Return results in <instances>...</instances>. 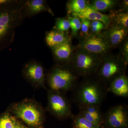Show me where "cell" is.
I'll use <instances>...</instances> for the list:
<instances>
[{"mask_svg": "<svg viewBox=\"0 0 128 128\" xmlns=\"http://www.w3.org/2000/svg\"><path fill=\"white\" fill-rule=\"evenodd\" d=\"M67 18L70 24L72 36H76L78 35V32L80 30L81 23L80 18L76 16H69Z\"/></svg>", "mask_w": 128, "mask_h": 128, "instance_id": "7402d4cb", "label": "cell"}, {"mask_svg": "<svg viewBox=\"0 0 128 128\" xmlns=\"http://www.w3.org/2000/svg\"><path fill=\"white\" fill-rule=\"evenodd\" d=\"M122 53L123 58L126 64H128V40L124 43V44L122 49Z\"/></svg>", "mask_w": 128, "mask_h": 128, "instance_id": "484cf974", "label": "cell"}, {"mask_svg": "<svg viewBox=\"0 0 128 128\" xmlns=\"http://www.w3.org/2000/svg\"><path fill=\"white\" fill-rule=\"evenodd\" d=\"M106 91L99 81L86 80L78 86L75 92L76 102L80 107L100 105L103 100Z\"/></svg>", "mask_w": 128, "mask_h": 128, "instance_id": "3957f363", "label": "cell"}, {"mask_svg": "<svg viewBox=\"0 0 128 128\" xmlns=\"http://www.w3.org/2000/svg\"><path fill=\"white\" fill-rule=\"evenodd\" d=\"M102 56L78 49L73 54L70 64L75 73L86 76L96 73L102 61Z\"/></svg>", "mask_w": 128, "mask_h": 128, "instance_id": "8992f818", "label": "cell"}, {"mask_svg": "<svg viewBox=\"0 0 128 128\" xmlns=\"http://www.w3.org/2000/svg\"><path fill=\"white\" fill-rule=\"evenodd\" d=\"M14 3L0 6V51L9 45L12 32L25 14L22 8L12 7Z\"/></svg>", "mask_w": 128, "mask_h": 128, "instance_id": "7a4b0ae2", "label": "cell"}, {"mask_svg": "<svg viewBox=\"0 0 128 128\" xmlns=\"http://www.w3.org/2000/svg\"><path fill=\"white\" fill-rule=\"evenodd\" d=\"M108 91L120 96H128V78L124 73L119 76L109 83Z\"/></svg>", "mask_w": 128, "mask_h": 128, "instance_id": "5bb4252c", "label": "cell"}, {"mask_svg": "<svg viewBox=\"0 0 128 128\" xmlns=\"http://www.w3.org/2000/svg\"><path fill=\"white\" fill-rule=\"evenodd\" d=\"M84 0H70L66 4L67 12L71 16H76L83 12L87 6Z\"/></svg>", "mask_w": 128, "mask_h": 128, "instance_id": "d6986e66", "label": "cell"}, {"mask_svg": "<svg viewBox=\"0 0 128 128\" xmlns=\"http://www.w3.org/2000/svg\"><path fill=\"white\" fill-rule=\"evenodd\" d=\"M25 14L32 16L44 12L53 14L52 10L43 0H31L26 2L24 8Z\"/></svg>", "mask_w": 128, "mask_h": 128, "instance_id": "2e32d148", "label": "cell"}, {"mask_svg": "<svg viewBox=\"0 0 128 128\" xmlns=\"http://www.w3.org/2000/svg\"><path fill=\"white\" fill-rule=\"evenodd\" d=\"M76 80L75 72L71 66L57 65L48 76V84L52 90L67 91L74 86Z\"/></svg>", "mask_w": 128, "mask_h": 128, "instance_id": "277c9868", "label": "cell"}, {"mask_svg": "<svg viewBox=\"0 0 128 128\" xmlns=\"http://www.w3.org/2000/svg\"><path fill=\"white\" fill-rule=\"evenodd\" d=\"M80 18L81 23L80 30L82 35L81 36H82L89 33L91 21L84 18Z\"/></svg>", "mask_w": 128, "mask_h": 128, "instance_id": "d4e9b609", "label": "cell"}, {"mask_svg": "<svg viewBox=\"0 0 128 128\" xmlns=\"http://www.w3.org/2000/svg\"><path fill=\"white\" fill-rule=\"evenodd\" d=\"M22 74L24 78L36 88H45L44 70L41 64L33 61L24 67Z\"/></svg>", "mask_w": 128, "mask_h": 128, "instance_id": "30bf717a", "label": "cell"}, {"mask_svg": "<svg viewBox=\"0 0 128 128\" xmlns=\"http://www.w3.org/2000/svg\"><path fill=\"white\" fill-rule=\"evenodd\" d=\"M61 92L50 90L48 94V110L54 116L64 119L71 116L70 104Z\"/></svg>", "mask_w": 128, "mask_h": 128, "instance_id": "ba28073f", "label": "cell"}, {"mask_svg": "<svg viewBox=\"0 0 128 128\" xmlns=\"http://www.w3.org/2000/svg\"><path fill=\"white\" fill-rule=\"evenodd\" d=\"M128 123V110L124 105L112 108L104 116L103 124L109 128H127Z\"/></svg>", "mask_w": 128, "mask_h": 128, "instance_id": "9c48e42d", "label": "cell"}, {"mask_svg": "<svg viewBox=\"0 0 128 128\" xmlns=\"http://www.w3.org/2000/svg\"><path fill=\"white\" fill-rule=\"evenodd\" d=\"M73 124L74 128H100L87 120L80 114L74 117Z\"/></svg>", "mask_w": 128, "mask_h": 128, "instance_id": "44dd1931", "label": "cell"}, {"mask_svg": "<svg viewBox=\"0 0 128 128\" xmlns=\"http://www.w3.org/2000/svg\"><path fill=\"white\" fill-rule=\"evenodd\" d=\"M28 128L27 127H26L25 126H24V125H23L20 122H19L18 123V124H17L16 126V128Z\"/></svg>", "mask_w": 128, "mask_h": 128, "instance_id": "f1b7e54d", "label": "cell"}, {"mask_svg": "<svg viewBox=\"0 0 128 128\" xmlns=\"http://www.w3.org/2000/svg\"><path fill=\"white\" fill-rule=\"evenodd\" d=\"M51 48L54 58L58 62L70 64L74 54L71 40Z\"/></svg>", "mask_w": 128, "mask_h": 128, "instance_id": "4fadbf2b", "label": "cell"}, {"mask_svg": "<svg viewBox=\"0 0 128 128\" xmlns=\"http://www.w3.org/2000/svg\"><path fill=\"white\" fill-rule=\"evenodd\" d=\"M17 119L33 128H42L45 112L42 105L33 99L25 98L13 102L7 110Z\"/></svg>", "mask_w": 128, "mask_h": 128, "instance_id": "6da1fadb", "label": "cell"}, {"mask_svg": "<svg viewBox=\"0 0 128 128\" xmlns=\"http://www.w3.org/2000/svg\"><path fill=\"white\" fill-rule=\"evenodd\" d=\"M19 122L7 110L0 114V128H15Z\"/></svg>", "mask_w": 128, "mask_h": 128, "instance_id": "ffe728a7", "label": "cell"}, {"mask_svg": "<svg viewBox=\"0 0 128 128\" xmlns=\"http://www.w3.org/2000/svg\"><path fill=\"white\" fill-rule=\"evenodd\" d=\"M74 16L90 21H100L105 25L106 28L110 26L112 20V15L102 14L89 8L88 6L83 12Z\"/></svg>", "mask_w": 128, "mask_h": 128, "instance_id": "9a60e30c", "label": "cell"}, {"mask_svg": "<svg viewBox=\"0 0 128 128\" xmlns=\"http://www.w3.org/2000/svg\"><path fill=\"white\" fill-rule=\"evenodd\" d=\"M70 28V24L68 18H57L54 29L60 32H66Z\"/></svg>", "mask_w": 128, "mask_h": 128, "instance_id": "cb8c5ba5", "label": "cell"}, {"mask_svg": "<svg viewBox=\"0 0 128 128\" xmlns=\"http://www.w3.org/2000/svg\"><path fill=\"white\" fill-rule=\"evenodd\" d=\"M127 64L122 56H102V61L96 73L99 81L110 83L115 78L124 74Z\"/></svg>", "mask_w": 128, "mask_h": 128, "instance_id": "5b68a950", "label": "cell"}, {"mask_svg": "<svg viewBox=\"0 0 128 128\" xmlns=\"http://www.w3.org/2000/svg\"><path fill=\"white\" fill-rule=\"evenodd\" d=\"M118 1L114 0H95L90 4L87 3V6L92 9L100 12H105L115 7Z\"/></svg>", "mask_w": 128, "mask_h": 128, "instance_id": "ac0fdd59", "label": "cell"}, {"mask_svg": "<svg viewBox=\"0 0 128 128\" xmlns=\"http://www.w3.org/2000/svg\"><path fill=\"white\" fill-rule=\"evenodd\" d=\"M71 40L66 32H60L56 29L48 32L46 35L47 44L50 48L64 43Z\"/></svg>", "mask_w": 128, "mask_h": 128, "instance_id": "e0dca14e", "label": "cell"}, {"mask_svg": "<svg viewBox=\"0 0 128 128\" xmlns=\"http://www.w3.org/2000/svg\"><path fill=\"white\" fill-rule=\"evenodd\" d=\"M102 34L105 38L111 48L119 45L126 38L128 29L122 27L116 24L110 25L106 28Z\"/></svg>", "mask_w": 128, "mask_h": 128, "instance_id": "8fae6325", "label": "cell"}, {"mask_svg": "<svg viewBox=\"0 0 128 128\" xmlns=\"http://www.w3.org/2000/svg\"><path fill=\"white\" fill-rule=\"evenodd\" d=\"M114 23L128 29V12H122L116 14L114 17Z\"/></svg>", "mask_w": 128, "mask_h": 128, "instance_id": "603a6c76", "label": "cell"}, {"mask_svg": "<svg viewBox=\"0 0 128 128\" xmlns=\"http://www.w3.org/2000/svg\"><path fill=\"white\" fill-rule=\"evenodd\" d=\"M78 48L80 50L102 56L112 48L101 33H89L80 37Z\"/></svg>", "mask_w": 128, "mask_h": 128, "instance_id": "52a82bcc", "label": "cell"}, {"mask_svg": "<svg viewBox=\"0 0 128 128\" xmlns=\"http://www.w3.org/2000/svg\"><path fill=\"white\" fill-rule=\"evenodd\" d=\"M80 107L79 114L96 126L100 128L102 127L104 116L102 115L99 105H86Z\"/></svg>", "mask_w": 128, "mask_h": 128, "instance_id": "7c38bea8", "label": "cell"}, {"mask_svg": "<svg viewBox=\"0 0 128 128\" xmlns=\"http://www.w3.org/2000/svg\"><path fill=\"white\" fill-rule=\"evenodd\" d=\"M122 6L124 9L128 10V0H124L122 2Z\"/></svg>", "mask_w": 128, "mask_h": 128, "instance_id": "83f0119b", "label": "cell"}, {"mask_svg": "<svg viewBox=\"0 0 128 128\" xmlns=\"http://www.w3.org/2000/svg\"><path fill=\"white\" fill-rule=\"evenodd\" d=\"M16 2V1L11 0H0V6L10 4Z\"/></svg>", "mask_w": 128, "mask_h": 128, "instance_id": "4316f807", "label": "cell"}]
</instances>
